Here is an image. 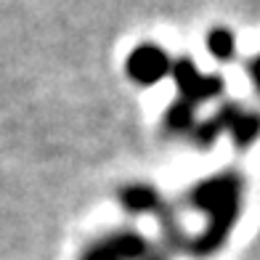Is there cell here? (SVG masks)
Returning a JSON list of instances; mask_svg holds the SVG:
<instances>
[{
	"label": "cell",
	"mask_w": 260,
	"mask_h": 260,
	"mask_svg": "<svg viewBox=\"0 0 260 260\" xmlns=\"http://www.w3.org/2000/svg\"><path fill=\"white\" fill-rule=\"evenodd\" d=\"M207 51L218 58V61H231L234 51H236V40L234 32L226 27H215L207 32Z\"/></svg>",
	"instance_id": "8"
},
{
	"label": "cell",
	"mask_w": 260,
	"mask_h": 260,
	"mask_svg": "<svg viewBox=\"0 0 260 260\" xmlns=\"http://www.w3.org/2000/svg\"><path fill=\"white\" fill-rule=\"evenodd\" d=\"M239 109H242V106H236L234 101H226V104H220V109L212 114V117H207L205 122L194 125V141H197V146L210 149L218 141V136L226 133V130L231 127V122H234V117L239 114Z\"/></svg>",
	"instance_id": "5"
},
{
	"label": "cell",
	"mask_w": 260,
	"mask_h": 260,
	"mask_svg": "<svg viewBox=\"0 0 260 260\" xmlns=\"http://www.w3.org/2000/svg\"><path fill=\"white\" fill-rule=\"evenodd\" d=\"M146 255V239L133 231H120L93 244L82 260H138Z\"/></svg>",
	"instance_id": "4"
},
{
	"label": "cell",
	"mask_w": 260,
	"mask_h": 260,
	"mask_svg": "<svg viewBox=\"0 0 260 260\" xmlns=\"http://www.w3.org/2000/svg\"><path fill=\"white\" fill-rule=\"evenodd\" d=\"M165 125H168V130H173V133H183V130H191L194 125H197V120H194V106L188 104V101H183V99H178L170 109H168V114H165Z\"/></svg>",
	"instance_id": "9"
},
{
	"label": "cell",
	"mask_w": 260,
	"mask_h": 260,
	"mask_svg": "<svg viewBox=\"0 0 260 260\" xmlns=\"http://www.w3.org/2000/svg\"><path fill=\"white\" fill-rule=\"evenodd\" d=\"M170 75L175 80V88H178L181 99L188 101L191 106H197L199 101H210L218 99L223 90H226V80L223 75H202L197 69V64L191 58H178L175 64H170Z\"/></svg>",
	"instance_id": "2"
},
{
	"label": "cell",
	"mask_w": 260,
	"mask_h": 260,
	"mask_svg": "<svg viewBox=\"0 0 260 260\" xmlns=\"http://www.w3.org/2000/svg\"><path fill=\"white\" fill-rule=\"evenodd\" d=\"M149 260H162V257H149Z\"/></svg>",
	"instance_id": "11"
},
{
	"label": "cell",
	"mask_w": 260,
	"mask_h": 260,
	"mask_svg": "<svg viewBox=\"0 0 260 260\" xmlns=\"http://www.w3.org/2000/svg\"><path fill=\"white\" fill-rule=\"evenodd\" d=\"M120 202L130 215H146V212L159 210V194L146 183H136L120 191Z\"/></svg>",
	"instance_id": "6"
},
{
	"label": "cell",
	"mask_w": 260,
	"mask_h": 260,
	"mask_svg": "<svg viewBox=\"0 0 260 260\" xmlns=\"http://www.w3.org/2000/svg\"><path fill=\"white\" fill-rule=\"evenodd\" d=\"M191 205L207 215V229L191 242V252L207 257L218 252L242 215V178L236 173H218L191 188Z\"/></svg>",
	"instance_id": "1"
},
{
	"label": "cell",
	"mask_w": 260,
	"mask_h": 260,
	"mask_svg": "<svg viewBox=\"0 0 260 260\" xmlns=\"http://www.w3.org/2000/svg\"><path fill=\"white\" fill-rule=\"evenodd\" d=\"M229 133H231V141L236 149H250L260 138V114L239 109V114L234 117V122L229 127Z\"/></svg>",
	"instance_id": "7"
},
{
	"label": "cell",
	"mask_w": 260,
	"mask_h": 260,
	"mask_svg": "<svg viewBox=\"0 0 260 260\" xmlns=\"http://www.w3.org/2000/svg\"><path fill=\"white\" fill-rule=\"evenodd\" d=\"M170 72V58L162 48L151 43H144L127 56V75L138 85H154Z\"/></svg>",
	"instance_id": "3"
},
{
	"label": "cell",
	"mask_w": 260,
	"mask_h": 260,
	"mask_svg": "<svg viewBox=\"0 0 260 260\" xmlns=\"http://www.w3.org/2000/svg\"><path fill=\"white\" fill-rule=\"evenodd\" d=\"M247 69H250V77H252L255 88H257V93H260V53L252 58V61H250V67H247Z\"/></svg>",
	"instance_id": "10"
}]
</instances>
